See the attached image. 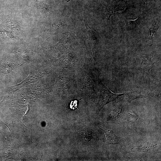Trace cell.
I'll use <instances>...</instances> for the list:
<instances>
[{"label": "cell", "mask_w": 161, "mask_h": 161, "mask_svg": "<svg viewBox=\"0 0 161 161\" xmlns=\"http://www.w3.org/2000/svg\"><path fill=\"white\" fill-rule=\"evenodd\" d=\"M100 87L101 91V102L102 105L111 102L125 101L126 94H114L101 83Z\"/></svg>", "instance_id": "1"}, {"label": "cell", "mask_w": 161, "mask_h": 161, "mask_svg": "<svg viewBox=\"0 0 161 161\" xmlns=\"http://www.w3.org/2000/svg\"><path fill=\"white\" fill-rule=\"evenodd\" d=\"M100 126L103 130L108 143L112 144H117L122 142L123 140L120 138L115 135L112 131L105 126L102 125H100Z\"/></svg>", "instance_id": "2"}, {"label": "cell", "mask_w": 161, "mask_h": 161, "mask_svg": "<svg viewBox=\"0 0 161 161\" xmlns=\"http://www.w3.org/2000/svg\"><path fill=\"white\" fill-rule=\"evenodd\" d=\"M122 109H117L112 111L109 114L108 118V121H115L119 118L122 112Z\"/></svg>", "instance_id": "3"}, {"label": "cell", "mask_w": 161, "mask_h": 161, "mask_svg": "<svg viewBox=\"0 0 161 161\" xmlns=\"http://www.w3.org/2000/svg\"><path fill=\"white\" fill-rule=\"evenodd\" d=\"M140 17H138L134 20L126 19L125 23L127 27L129 30L135 29L140 21Z\"/></svg>", "instance_id": "4"}, {"label": "cell", "mask_w": 161, "mask_h": 161, "mask_svg": "<svg viewBox=\"0 0 161 161\" xmlns=\"http://www.w3.org/2000/svg\"><path fill=\"white\" fill-rule=\"evenodd\" d=\"M157 146V144H155L151 146H145L142 147L136 148L133 149L137 151H142L143 152H146L155 148Z\"/></svg>", "instance_id": "5"}, {"label": "cell", "mask_w": 161, "mask_h": 161, "mask_svg": "<svg viewBox=\"0 0 161 161\" xmlns=\"http://www.w3.org/2000/svg\"><path fill=\"white\" fill-rule=\"evenodd\" d=\"M139 119L138 115L134 112H131L129 113L128 116V120L131 122H134Z\"/></svg>", "instance_id": "6"}, {"label": "cell", "mask_w": 161, "mask_h": 161, "mask_svg": "<svg viewBox=\"0 0 161 161\" xmlns=\"http://www.w3.org/2000/svg\"><path fill=\"white\" fill-rule=\"evenodd\" d=\"M159 27V26L157 25V24H155L150 29L149 32L151 35L149 37L150 38H152L153 37L154 35L156 33Z\"/></svg>", "instance_id": "7"}, {"label": "cell", "mask_w": 161, "mask_h": 161, "mask_svg": "<svg viewBox=\"0 0 161 161\" xmlns=\"http://www.w3.org/2000/svg\"><path fill=\"white\" fill-rule=\"evenodd\" d=\"M70 108L71 109H75L77 108V101L76 100H74V101H72L70 103Z\"/></svg>", "instance_id": "8"}]
</instances>
